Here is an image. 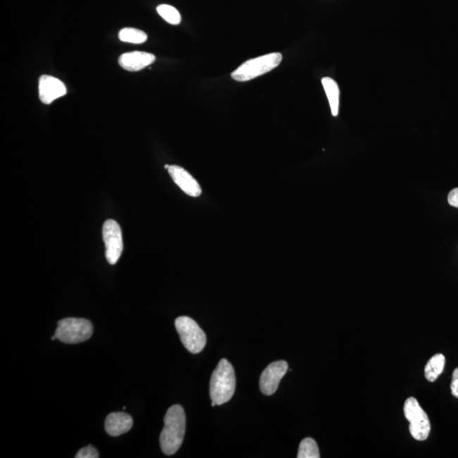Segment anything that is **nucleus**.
<instances>
[{
	"label": "nucleus",
	"instance_id": "nucleus-17",
	"mask_svg": "<svg viewBox=\"0 0 458 458\" xmlns=\"http://www.w3.org/2000/svg\"><path fill=\"white\" fill-rule=\"evenodd\" d=\"M158 14L163 18L166 23L172 25H178L181 23V15L176 8L168 5H161L156 9Z\"/></svg>",
	"mask_w": 458,
	"mask_h": 458
},
{
	"label": "nucleus",
	"instance_id": "nucleus-8",
	"mask_svg": "<svg viewBox=\"0 0 458 458\" xmlns=\"http://www.w3.org/2000/svg\"><path fill=\"white\" fill-rule=\"evenodd\" d=\"M289 370L288 362L273 361L262 372L260 378V389L262 394L272 395L276 392L280 383Z\"/></svg>",
	"mask_w": 458,
	"mask_h": 458
},
{
	"label": "nucleus",
	"instance_id": "nucleus-14",
	"mask_svg": "<svg viewBox=\"0 0 458 458\" xmlns=\"http://www.w3.org/2000/svg\"><path fill=\"white\" fill-rule=\"evenodd\" d=\"M445 364V358L442 354H436L431 358L424 369L427 380L435 382L442 373Z\"/></svg>",
	"mask_w": 458,
	"mask_h": 458
},
{
	"label": "nucleus",
	"instance_id": "nucleus-12",
	"mask_svg": "<svg viewBox=\"0 0 458 458\" xmlns=\"http://www.w3.org/2000/svg\"><path fill=\"white\" fill-rule=\"evenodd\" d=\"M133 421L130 415L124 412H111L105 421L106 431L111 436H119L131 430Z\"/></svg>",
	"mask_w": 458,
	"mask_h": 458
},
{
	"label": "nucleus",
	"instance_id": "nucleus-16",
	"mask_svg": "<svg viewBox=\"0 0 458 458\" xmlns=\"http://www.w3.org/2000/svg\"><path fill=\"white\" fill-rule=\"evenodd\" d=\"M297 457L319 458V449L316 441L311 438L302 440L301 444H299Z\"/></svg>",
	"mask_w": 458,
	"mask_h": 458
},
{
	"label": "nucleus",
	"instance_id": "nucleus-20",
	"mask_svg": "<svg viewBox=\"0 0 458 458\" xmlns=\"http://www.w3.org/2000/svg\"><path fill=\"white\" fill-rule=\"evenodd\" d=\"M448 202L452 206L458 208V188L454 189L450 192Z\"/></svg>",
	"mask_w": 458,
	"mask_h": 458
},
{
	"label": "nucleus",
	"instance_id": "nucleus-7",
	"mask_svg": "<svg viewBox=\"0 0 458 458\" xmlns=\"http://www.w3.org/2000/svg\"><path fill=\"white\" fill-rule=\"evenodd\" d=\"M102 235L106 260L111 265H115L123 251L122 229L115 220L108 219L103 225Z\"/></svg>",
	"mask_w": 458,
	"mask_h": 458
},
{
	"label": "nucleus",
	"instance_id": "nucleus-19",
	"mask_svg": "<svg viewBox=\"0 0 458 458\" xmlns=\"http://www.w3.org/2000/svg\"><path fill=\"white\" fill-rule=\"evenodd\" d=\"M451 390L454 397L458 398V368L454 370L452 374Z\"/></svg>",
	"mask_w": 458,
	"mask_h": 458
},
{
	"label": "nucleus",
	"instance_id": "nucleus-13",
	"mask_svg": "<svg viewBox=\"0 0 458 458\" xmlns=\"http://www.w3.org/2000/svg\"><path fill=\"white\" fill-rule=\"evenodd\" d=\"M322 85L327 94L328 102L331 108L332 115L337 116L339 114L340 89L337 82L330 78H323Z\"/></svg>",
	"mask_w": 458,
	"mask_h": 458
},
{
	"label": "nucleus",
	"instance_id": "nucleus-1",
	"mask_svg": "<svg viewBox=\"0 0 458 458\" xmlns=\"http://www.w3.org/2000/svg\"><path fill=\"white\" fill-rule=\"evenodd\" d=\"M165 426L160 435L162 452L171 456L176 453L182 444L186 430V416L180 405H174L166 411Z\"/></svg>",
	"mask_w": 458,
	"mask_h": 458
},
{
	"label": "nucleus",
	"instance_id": "nucleus-15",
	"mask_svg": "<svg viewBox=\"0 0 458 458\" xmlns=\"http://www.w3.org/2000/svg\"><path fill=\"white\" fill-rule=\"evenodd\" d=\"M119 39L124 43L140 44L148 39L147 33L140 29L126 27L119 32Z\"/></svg>",
	"mask_w": 458,
	"mask_h": 458
},
{
	"label": "nucleus",
	"instance_id": "nucleus-9",
	"mask_svg": "<svg viewBox=\"0 0 458 458\" xmlns=\"http://www.w3.org/2000/svg\"><path fill=\"white\" fill-rule=\"evenodd\" d=\"M165 168L168 171L173 180L183 192L191 197H199L202 194L201 186L192 175L185 168L177 165H166Z\"/></svg>",
	"mask_w": 458,
	"mask_h": 458
},
{
	"label": "nucleus",
	"instance_id": "nucleus-6",
	"mask_svg": "<svg viewBox=\"0 0 458 458\" xmlns=\"http://www.w3.org/2000/svg\"><path fill=\"white\" fill-rule=\"evenodd\" d=\"M404 414L409 421V431L415 440L423 441L431 433V422L426 411L414 397L408 398L404 405Z\"/></svg>",
	"mask_w": 458,
	"mask_h": 458
},
{
	"label": "nucleus",
	"instance_id": "nucleus-4",
	"mask_svg": "<svg viewBox=\"0 0 458 458\" xmlns=\"http://www.w3.org/2000/svg\"><path fill=\"white\" fill-rule=\"evenodd\" d=\"M56 339L65 344L85 342L93 335V324L85 318H68L57 323Z\"/></svg>",
	"mask_w": 458,
	"mask_h": 458
},
{
	"label": "nucleus",
	"instance_id": "nucleus-18",
	"mask_svg": "<svg viewBox=\"0 0 458 458\" xmlns=\"http://www.w3.org/2000/svg\"><path fill=\"white\" fill-rule=\"evenodd\" d=\"M77 458H98L99 457V452L97 448L93 445H89L87 447H83L79 451L76 455Z\"/></svg>",
	"mask_w": 458,
	"mask_h": 458
},
{
	"label": "nucleus",
	"instance_id": "nucleus-3",
	"mask_svg": "<svg viewBox=\"0 0 458 458\" xmlns=\"http://www.w3.org/2000/svg\"><path fill=\"white\" fill-rule=\"evenodd\" d=\"M280 53H272L249 60L233 72L231 77L238 82H247L276 68L282 61Z\"/></svg>",
	"mask_w": 458,
	"mask_h": 458
},
{
	"label": "nucleus",
	"instance_id": "nucleus-10",
	"mask_svg": "<svg viewBox=\"0 0 458 458\" xmlns=\"http://www.w3.org/2000/svg\"><path fill=\"white\" fill-rule=\"evenodd\" d=\"M68 93V89L60 79L43 75L39 78V99L45 105L51 104Z\"/></svg>",
	"mask_w": 458,
	"mask_h": 458
},
{
	"label": "nucleus",
	"instance_id": "nucleus-5",
	"mask_svg": "<svg viewBox=\"0 0 458 458\" xmlns=\"http://www.w3.org/2000/svg\"><path fill=\"white\" fill-rule=\"evenodd\" d=\"M175 327L185 347L190 353L198 354L206 345V335L198 323L189 316H179L175 321Z\"/></svg>",
	"mask_w": 458,
	"mask_h": 458
},
{
	"label": "nucleus",
	"instance_id": "nucleus-2",
	"mask_svg": "<svg viewBox=\"0 0 458 458\" xmlns=\"http://www.w3.org/2000/svg\"><path fill=\"white\" fill-rule=\"evenodd\" d=\"M236 378L234 366L227 359H222L212 373L210 397L216 406L230 401L235 394Z\"/></svg>",
	"mask_w": 458,
	"mask_h": 458
},
{
	"label": "nucleus",
	"instance_id": "nucleus-11",
	"mask_svg": "<svg viewBox=\"0 0 458 458\" xmlns=\"http://www.w3.org/2000/svg\"><path fill=\"white\" fill-rule=\"evenodd\" d=\"M156 61L153 54L144 51H132L123 54L119 57V65L128 72H140Z\"/></svg>",
	"mask_w": 458,
	"mask_h": 458
}]
</instances>
